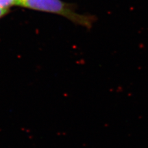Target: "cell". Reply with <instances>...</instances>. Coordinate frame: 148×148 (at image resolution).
I'll return each instance as SVG.
<instances>
[{
    "instance_id": "1",
    "label": "cell",
    "mask_w": 148,
    "mask_h": 148,
    "mask_svg": "<svg viewBox=\"0 0 148 148\" xmlns=\"http://www.w3.org/2000/svg\"><path fill=\"white\" fill-rule=\"evenodd\" d=\"M16 6L61 16L73 24L89 29L96 21L95 16L78 13L73 5L62 0H16Z\"/></svg>"
},
{
    "instance_id": "2",
    "label": "cell",
    "mask_w": 148,
    "mask_h": 148,
    "mask_svg": "<svg viewBox=\"0 0 148 148\" xmlns=\"http://www.w3.org/2000/svg\"><path fill=\"white\" fill-rule=\"evenodd\" d=\"M16 0H0V7L9 9L12 6H16Z\"/></svg>"
},
{
    "instance_id": "3",
    "label": "cell",
    "mask_w": 148,
    "mask_h": 148,
    "mask_svg": "<svg viewBox=\"0 0 148 148\" xmlns=\"http://www.w3.org/2000/svg\"><path fill=\"white\" fill-rule=\"evenodd\" d=\"M8 11H9V9H4L0 7V18H1L4 16H5L8 12Z\"/></svg>"
}]
</instances>
